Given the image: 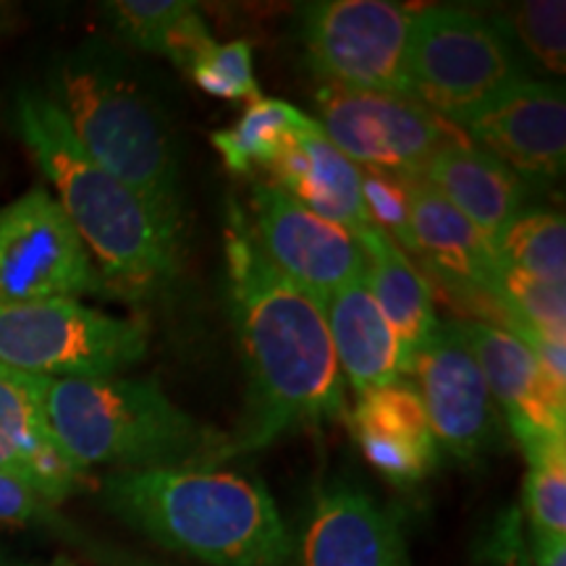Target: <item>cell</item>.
I'll return each mask as SVG.
<instances>
[{"label":"cell","mask_w":566,"mask_h":566,"mask_svg":"<svg viewBox=\"0 0 566 566\" xmlns=\"http://www.w3.org/2000/svg\"><path fill=\"white\" fill-rule=\"evenodd\" d=\"M229 310L247 367V412L226 459L265 449L296 428L346 417L323 304L281 275L260 250L237 200L223 221Z\"/></svg>","instance_id":"obj_1"},{"label":"cell","mask_w":566,"mask_h":566,"mask_svg":"<svg viewBox=\"0 0 566 566\" xmlns=\"http://www.w3.org/2000/svg\"><path fill=\"white\" fill-rule=\"evenodd\" d=\"M13 116L21 142L90 252L103 294L129 304L166 294L181 271L179 226L97 166L40 90L19 92Z\"/></svg>","instance_id":"obj_2"},{"label":"cell","mask_w":566,"mask_h":566,"mask_svg":"<svg viewBox=\"0 0 566 566\" xmlns=\"http://www.w3.org/2000/svg\"><path fill=\"white\" fill-rule=\"evenodd\" d=\"M103 499L126 525L158 546L210 566H294L273 495L239 472L218 467L116 470Z\"/></svg>","instance_id":"obj_3"},{"label":"cell","mask_w":566,"mask_h":566,"mask_svg":"<svg viewBox=\"0 0 566 566\" xmlns=\"http://www.w3.org/2000/svg\"><path fill=\"white\" fill-rule=\"evenodd\" d=\"M40 92L97 166L184 229L174 132L122 53L103 40L82 42L55 55Z\"/></svg>","instance_id":"obj_4"},{"label":"cell","mask_w":566,"mask_h":566,"mask_svg":"<svg viewBox=\"0 0 566 566\" xmlns=\"http://www.w3.org/2000/svg\"><path fill=\"white\" fill-rule=\"evenodd\" d=\"M45 409L55 441L84 472L216 467L229 449V436L184 412L153 378H48Z\"/></svg>","instance_id":"obj_5"},{"label":"cell","mask_w":566,"mask_h":566,"mask_svg":"<svg viewBox=\"0 0 566 566\" xmlns=\"http://www.w3.org/2000/svg\"><path fill=\"white\" fill-rule=\"evenodd\" d=\"M527 80V61L493 17L462 9L415 13L409 92L459 132Z\"/></svg>","instance_id":"obj_6"},{"label":"cell","mask_w":566,"mask_h":566,"mask_svg":"<svg viewBox=\"0 0 566 566\" xmlns=\"http://www.w3.org/2000/svg\"><path fill=\"white\" fill-rule=\"evenodd\" d=\"M150 352L145 321L74 300L3 304L0 367L38 378H105L137 367Z\"/></svg>","instance_id":"obj_7"},{"label":"cell","mask_w":566,"mask_h":566,"mask_svg":"<svg viewBox=\"0 0 566 566\" xmlns=\"http://www.w3.org/2000/svg\"><path fill=\"white\" fill-rule=\"evenodd\" d=\"M415 11L386 0H321L302 11V45L323 84L344 90L409 92Z\"/></svg>","instance_id":"obj_8"},{"label":"cell","mask_w":566,"mask_h":566,"mask_svg":"<svg viewBox=\"0 0 566 566\" xmlns=\"http://www.w3.org/2000/svg\"><path fill=\"white\" fill-rule=\"evenodd\" d=\"M105 296L101 275L59 200L34 187L0 208V307Z\"/></svg>","instance_id":"obj_9"},{"label":"cell","mask_w":566,"mask_h":566,"mask_svg":"<svg viewBox=\"0 0 566 566\" xmlns=\"http://www.w3.org/2000/svg\"><path fill=\"white\" fill-rule=\"evenodd\" d=\"M321 129L359 168L422 179L433 155L462 137L415 97L323 84L315 95Z\"/></svg>","instance_id":"obj_10"},{"label":"cell","mask_w":566,"mask_h":566,"mask_svg":"<svg viewBox=\"0 0 566 566\" xmlns=\"http://www.w3.org/2000/svg\"><path fill=\"white\" fill-rule=\"evenodd\" d=\"M247 218L275 271L321 304L365 275L363 250L354 233L315 216L271 179L252 184Z\"/></svg>","instance_id":"obj_11"},{"label":"cell","mask_w":566,"mask_h":566,"mask_svg":"<svg viewBox=\"0 0 566 566\" xmlns=\"http://www.w3.org/2000/svg\"><path fill=\"white\" fill-rule=\"evenodd\" d=\"M409 375L420 394L438 449L475 462L499 438L501 412L459 323H438L415 354Z\"/></svg>","instance_id":"obj_12"},{"label":"cell","mask_w":566,"mask_h":566,"mask_svg":"<svg viewBox=\"0 0 566 566\" xmlns=\"http://www.w3.org/2000/svg\"><path fill=\"white\" fill-rule=\"evenodd\" d=\"M462 134L530 181H554L566 163V101L554 80H522Z\"/></svg>","instance_id":"obj_13"},{"label":"cell","mask_w":566,"mask_h":566,"mask_svg":"<svg viewBox=\"0 0 566 566\" xmlns=\"http://www.w3.org/2000/svg\"><path fill=\"white\" fill-rule=\"evenodd\" d=\"M459 325L516 441L566 436V384L546 370L533 346L512 331L485 321Z\"/></svg>","instance_id":"obj_14"},{"label":"cell","mask_w":566,"mask_h":566,"mask_svg":"<svg viewBox=\"0 0 566 566\" xmlns=\"http://www.w3.org/2000/svg\"><path fill=\"white\" fill-rule=\"evenodd\" d=\"M294 566H409L401 520L357 488H328L294 543Z\"/></svg>","instance_id":"obj_15"},{"label":"cell","mask_w":566,"mask_h":566,"mask_svg":"<svg viewBox=\"0 0 566 566\" xmlns=\"http://www.w3.org/2000/svg\"><path fill=\"white\" fill-rule=\"evenodd\" d=\"M45 388L48 378L0 367V472L24 480L59 506L82 491L87 472L55 441Z\"/></svg>","instance_id":"obj_16"},{"label":"cell","mask_w":566,"mask_h":566,"mask_svg":"<svg viewBox=\"0 0 566 566\" xmlns=\"http://www.w3.org/2000/svg\"><path fill=\"white\" fill-rule=\"evenodd\" d=\"M415 258L449 292L485 302L493 313V286L501 263L493 244L449 200L422 179H409Z\"/></svg>","instance_id":"obj_17"},{"label":"cell","mask_w":566,"mask_h":566,"mask_svg":"<svg viewBox=\"0 0 566 566\" xmlns=\"http://www.w3.org/2000/svg\"><path fill=\"white\" fill-rule=\"evenodd\" d=\"M346 420L367 462L391 483L415 485L436 470L441 449L420 394L407 380L357 396Z\"/></svg>","instance_id":"obj_18"},{"label":"cell","mask_w":566,"mask_h":566,"mask_svg":"<svg viewBox=\"0 0 566 566\" xmlns=\"http://www.w3.org/2000/svg\"><path fill=\"white\" fill-rule=\"evenodd\" d=\"M422 181L454 205L491 244L499 242L522 210H527L530 184L506 163L472 145L464 134L430 158Z\"/></svg>","instance_id":"obj_19"},{"label":"cell","mask_w":566,"mask_h":566,"mask_svg":"<svg viewBox=\"0 0 566 566\" xmlns=\"http://www.w3.org/2000/svg\"><path fill=\"white\" fill-rule=\"evenodd\" d=\"M271 176V181L279 184L283 192L325 221L344 226L352 233L370 226L359 189L363 168L325 137L315 118H310L289 139L281 158L273 163Z\"/></svg>","instance_id":"obj_20"},{"label":"cell","mask_w":566,"mask_h":566,"mask_svg":"<svg viewBox=\"0 0 566 566\" xmlns=\"http://www.w3.org/2000/svg\"><path fill=\"white\" fill-rule=\"evenodd\" d=\"M365 260V283L375 304L394 328L401 354V378H409L415 354L438 328L433 289L424 273L384 231L365 226L354 233Z\"/></svg>","instance_id":"obj_21"},{"label":"cell","mask_w":566,"mask_h":566,"mask_svg":"<svg viewBox=\"0 0 566 566\" xmlns=\"http://www.w3.org/2000/svg\"><path fill=\"white\" fill-rule=\"evenodd\" d=\"M338 370L352 391L363 396L399 384L401 354L394 328L375 304L365 275L354 279L323 302Z\"/></svg>","instance_id":"obj_22"},{"label":"cell","mask_w":566,"mask_h":566,"mask_svg":"<svg viewBox=\"0 0 566 566\" xmlns=\"http://www.w3.org/2000/svg\"><path fill=\"white\" fill-rule=\"evenodd\" d=\"M313 116H304L292 103L260 97L244 108L239 122L229 129L212 132V147L223 158V166L237 176L271 171L289 139Z\"/></svg>","instance_id":"obj_23"},{"label":"cell","mask_w":566,"mask_h":566,"mask_svg":"<svg viewBox=\"0 0 566 566\" xmlns=\"http://www.w3.org/2000/svg\"><path fill=\"white\" fill-rule=\"evenodd\" d=\"M495 258L506 271L566 286V223L551 210L527 208L506 226L493 244Z\"/></svg>","instance_id":"obj_24"},{"label":"cell","mask_w":566,"mask_h":566,"mask_svg":"<svg viewBox=\"0 0 566 566\" xmlns=\"http://www.w3.org/2000/svg\"><path fill=\"white\" fill-rule=\"evenodd\" d=\"M566 436L522 443L527 457L525 504L535 537H566Z\"/></svg>","instance_id":"obj_25"},{"label":"cell","mask_w":566,"mask_h":566,"mask_svg":"<svg viewBox=\"0 0 566 566\" xmlns=\"http://www.w3.org/2000/svg\"><path fill=\"white\" fill-rule=\"evenodd\" d=\"M566 6L562 0H530L499 13L495 24L506 34L522 59L535 61L548 74L566 71Z\"/></svg>","instance_id":"obj_26"},{"label":"cell","mask_w":566,"mask_h":566,"mask_svg":"<svg viewBox=\"0 0 566 566\" xmlns=\"http://www.w3.org/2000/svg\"><path fill=\"white\" fill-rule=\"evenodd\" d=\"M192 9V0H113L105 3V17L126 45L160 55L168 32Z\"/></svg>","instance_id":"obj_27"},{"label":"cell","mask_w":566,"mask_h":566,"mask_svg":"<svg viewBox=\"0 0 566 566\" xmlns=\"http://www.w3.org/2000/svg\"><path fill=\"white\" fill-rule=\"evenodd\" d=\"M189 80L205 95L233 103H254L263 97L252 69V45L247 40H233L226 45H212L210 53L189 71Z\"/></svg>","instance_id":"obj_28"},{"label":"cell","mask_w":566,"mask_h":566,"mask_svg":"<svg viewBox=\"0 0 566 566\" xmlns=\"http://www.w3.org/2000/svg\"><path fill=\"white\" fill-rule=\"evenodd\" d=\"M363 205L370 226L384 231L401 252L415 254L412 239V197H409V179L401 176L363 168Z\"/></svg>","instance_id":"obj_29"},{"label":"cell","mask_w":566,"mask_h":566,"mask_svg":"<svg viewBox=\"0 0 566 566\" xmlns=\"http://www.w3.org/2000/svg\"><path fill=\"white\" fill-rule=\"evenodd\" d=\"M55 522H59L55 504L24 480L0 472V525L53 527Z\"/></svg>","instance_id":"obj_30"},{"label":"cell","mask_w":566,"mask_h":566,"mask_svg":"<svg viewBox=\"0 0 566 566\" xmlns=\"http://www.w3.org/2000/svg\"><path fill=\"white\" fill-rule=\"evenodd\" d=\"M212 45H216V40H212L210 27L205 24L202 13L192 9L187 17L179 19V24H176L171 32H168L160 55H166L176 69L189 74V71L210 53Z\"/></svg>","instance_id":"obj_31"},{"label":"cell","mask_w":566,"mask_h":566,"mask_svg":"<svg viewBox=\"0 0 566 566\" xmlns=\"http://www.w3.org/2000/svg\"><path fill=\"white\" fill-rule=\"evenodd\" d=\"M537 543V566H566V537L546 541V537H535Z\"/></svg>","instance_id":"obj_32"},{"label":"cell","mask_w":566,"mask_h":566,"mask_svg":"<svg viewBox=\"0 0 566 566\" xmlns=\"http://www.w3.org/2000/svg\"><path fill=\"white\" fill-rule=\"evenodd\" d=\"M0 566H13V564H9V562H3V558H0Z\"/></svg>","instance_id":"obj_33"},{"label":"cell","mask_w":566,"mask_h":566,"mask_svg":"<svg viewBox=\"0 0 566 566\" xmlns=\"http://www.w3.org/2000/svg\"><path fill=\"white\" fill-rule=\"evenodd\" d=\"M134 566H145V564H134Z\"/></svg>","instance_id":"obj_34"}]
</instances>
